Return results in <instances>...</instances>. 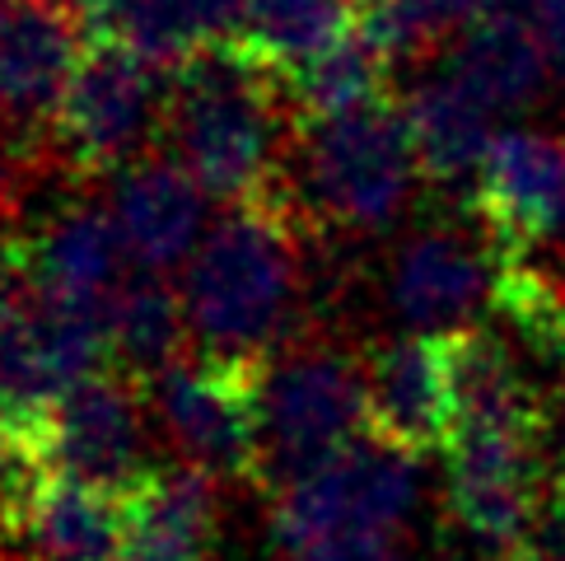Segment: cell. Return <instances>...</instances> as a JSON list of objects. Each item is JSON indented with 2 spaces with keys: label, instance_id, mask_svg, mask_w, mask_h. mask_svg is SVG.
<instances>
[{
  "label": "cell",
  "instance_id": "cell-22",
  "mask_svg": "<svg viewBox=\"0 0 565 561\" xmlns=\"http://www.w3.org/2000/svg\"><path fill=\"white\" fill-rule=\"evenodd\" d=\"M383 80H388V56H383L365 29H351L332 52H322L318 62L299 66L290 80H280L299 113V127L328 123V117L355 113L383 98Z\"/></svg>",
  "mask_w": 565,
  "mask_h": 561
},
{
  "label": "cell",
  "instance_id": "cell-7",
  "mask_svg": "<svg viewBox=\"0 0 565 561\" xmlns=\"http://www.w3.org/2000/svg\"><path fill=\"white\" fill-rule=\"evenodd\" d=\"M262 370L183 356L154 379V412L169 445L211 483H262Z\"/></svg>",
  "mask_w": 565,
  "mask_h": 561
},
{
  "label": "cell",
  "instance_id": "cell-1",
  "mask_svg": "<svg viewBox=\"0 0 565 561\" xmlns=\"http://www.w3.org/2000/svg\"><path fill=\"white\" fill-rule=\"evenodd\" d=\"M313 220L299 188L234 207L201 239L183 276L196 356L220 366H271L299 318V253Z\"/></svg>",
  "mask_w": 565,
  "mask_h": 561
},
{
  "label": "cell",
  "instance_id": "cell-2",
  "mask_svg": "<svg viewBox=\"0 0 565 561\" xmlns=\"http://www.w3.org/2000/svg\"><path fill=\"white\" fill-rule=\"evenodd\" d=\"M299 131L286 85L230 47H206L169 71V155L215 202L248 207L290 192L286 155L299 146Z\"/></svg>",
  "mask_w": 565,
  "mask_h": 561
},
{
  "label": "cell",
  "instance_id": "cell-5",
  "mask_svg": "<svg viewBox=\"0 0 565 561\" xmlns=\"http://www.w3.org/2000/svg\"><path fill=\"white\" fill-rule=\"evenodd\" d=\"M169 71L117 38L94 33L47 131V159L71 178H117L164 131Z\"/></svg>",
  "mask_w": 565,
  "mask_h": 561
},
{
  "label": "cell",
  "instance_id": "cell-26",
  "mask_svg": "<svg viewBox=\"0 0 565 561\" xmlns=\"http://www.w3.org/2000/svg\"><path fill=\"white\" fill-rule=\"evenodd\" d=\"M19 299V295H14ZM14 299L0 305V389H6V366H10V337H14Z\"/></svg>",
  "mask_w": 565,
  "mask_h": 561
},
{
  "label": "cell",
  "instance_id": "cell-16",
  "mask_svg": "<svg viewBox=\"0 0 565 561\" xmlns=\"http://www.w3.org/2000/svg\"><path fill=\"white\" fill-rule=\"evenodd\" d=\"M215 538V483L188 464L154 468L122 496L117 561H206Z\"/></svg>",
  "mask_w": 565,
  "mask_h": 561
},
{
  "label": "cell",
  "instance_id": "cell-20",
  "mask_svg": "<svg viewBox=\"0 0 565 561\" xmlns=\"http://www.w3.org/2000/svg\"><path fill=\"white\" fill-rule=\"evenodd\" d=\"M449 66L468 80L495 113L533 104L556 80L552 52L542 47V38L514 14H481L477 24L458 38Z\"/></svg>",
  "mask_w": 565,
  "mask_h": 561
},
{
  "label": "cell",
  "instance_id": "cell-14",
  "mask_svg": "<svg viewBox=\"0 0 565 561\" xmlns=\"http://www.w3.org/2000/svg\"><path fill=\"white\" fill-rule=\"evenodd\" d=\"M206 202L211 192L178 165L173 155H146L113 178V225L122 234L131 267L140 272H173L192 263L206 239Z\"/></svg>",
  "mask_w": 565,
  "mask_h": 561
},
{
  "label": "cell",
  "instance_id": "cell-28",
  "mask_svg": "<svg viewBox=\"0 0 565 561\" xmlns=\"http://www.w3.org/2000/svg\"><path fill=\"white\" fill-rule=\"evenodd\" d=\"M561 477H565V412H561Z\"/></svg>",
  "mask_w": 565,
  "mask_h": 561
},
{
  "label": "cell",
  "instance_id": "cell-10",
  "mask_svg": "<svg viewBox=\"0 0 565 561\" xmlns=\"http://www.w3.org/2000/svg\"><path fill=\"white\" fill-rule=\"evenodd\" d=\"M472 215L495 257L565 234V146L542 131H500L472 183Z\"/></svg>",
  "mask_w": 565,
  "mask_h": 561
},
{
  "label": "cell",
  "instance_id": "cell-18",
  "mask_svg": "<svg viewBox=\"0 0 565 561\" xmlns=\"http://www.w3.org/2000/svg\"><path fill=\"white\" fill-rule=\"evenodd\" d=\"M351 29L355 10L347 0H244L234 33L220 47L276 80H290L299 66L332 52Z\"/></svg>",
  "mask_w": 565,
  "mask_h": 561
},
{
  "label": "cell",
  "instance_id": "cell-13",
  "mask_svg": "<svg viewBox=\"0 0 565 561\" xmlns=\"http://www.w3.org/2000/svg\"><path fill=\"white\" fill-rule=\"evenodd\" d=\"M85 47L79 14L38 0H0V127L29 140L47 136Z\"/></svg>",
  "mask_w": 565,
  "mask_h": 561
},
{
  "label": "cell",
  "instance_id": "cell-8",
  "mask_svg": "<svg viewBox=\"0 0 565 561\" xmlns=\"http://www.w3.org/2000/svg\"><path fill=\"white\" fill-rule=\"evenodd\" d=\"M444 458H449V510L458 529L510 561L547 487L542 435L454 426Z\"/></svg>",
  "mask_w": 565,
  "mask_h": 561
},
{
  "label": "cell",
  "instance_id": "cell-4",
  "mask_svg": "<svg viewBox=\"0 0 565 561\" xmlns=\"http://www.w3.org/2000/svg\"><path fill=\"white\" fill-rule=\"evenodd\" d=\"M305 136V202L313 225H337L355 234H374L393 225L416 188L420 155L402 108L388 104V94L374 104L328 117L299 131Z\"/></svg>",
  "mask_w": 565,
  "mask_h": 561
},
{
  "label": "cell",
  "instance_id": "cell-19",
  "mask_svg": "<svg viewBox=\"0 0 565 561\" xmlns=\"http://www.w3.org/2000/svg\"><path fill=\"white\" fill-rule=\"evenodd\" d=\"M108 337H113V366L127 379H136L140 389L183 360L192 324L183 295H173L164 272L131 267L108 309Z\"/></svg>",
  "mask_w": 565,
  "mask_h": 561
},
{
  "label": "cell",
  "instance_id": "cell-25",
  "mask_svg": "<svg viewBox=\"0 0 565 561\" xmlns=\"http://www.w3.org/2000/svg\"><path fill=\"white\" fill-rule=\"evenodd\" d=\"M14 286H24L19 280V248H14V234L0 230V305L14 299Z\"/></svg>",
  "mask_w": 565,
  "mask_h": 561
},
{
  "label": "cell",
  "instance_id": "cell-21",
  "mask_svg": "<svg viewBox=\"0 0 565 561\" xmlns=\"http://www.w3.org/2000/svg\"><path fill=\"white\" fill-rule=\"evenodd\" d=\"M14 538L24 561H117L122 557V500L56 477L14 529Z\"/></svg>",
  "mask_w": 565,
  "mask_h": 561
},
{
  "label": "cell",
  "instance_id": "cell-3",
  "mask_svg": "<svg viewBox=\"0 0 565 561\" xmlns=\"http://www.w3.org/2000/svg\"><path fill=\"white\" fill-rule=\"evenodd\" d=\"M420 506V458L360 435L328 464L276 491L280 561H397L402 525Z\"/></svg>",
  "mask_w": 565,
  "mask_h": 561
},
{
  "label": "cell",
  "instance_id": "cell-17",
  "mask_svg": "<svg viewBox=\"0 0 565 561\" xmlns=\"http://www.w3.org/2000/svg\"><path fill=\"white\" fill-rule=\"evenodd\" d=\"M402 117H407V127H412L420 169H426L435 183H477V173L500 136L495 131L500 113L454 66L420 80L407 94Z\"/></svg>",
  "mask_w": 565,
  "mask_h": 561
},
{
  "label": "cell",
  "instance_id": "cell-23",
  "mask_svg": "<svg viewBox=\"0 0 565 561\" xmlns=\"http://www.w3.org/2000/svg\"><path fill=\"white\" fill-rule=\"evenodd\" d=\"M481 14H487V0H383L355 24L388 62H420L454 33H468Z\"/></svg>",
  "mask_w": 565,
  "mask_h": 561
},
{
  "label": "cell",
  "instance_id": "cell-24",
  "mask_svg": "<svg viewBox=\"0 0 565 561\" xmlns=\"http://www.w3.org/2000/svg\"><path fill=\"white\" fill-rule=\"evenodd\" d=\"M38 173V140L0 127V230L14 234L10 225L29 211V188Z\"/></svg>",
  "mask_w": 565,
  "mask_h": 561
},
{
  "label": "cell",
  "instance_id": "cell-11",
  "mask_svg": "<svg viewBox=\"0 0 565 561\" xmlns=\"http://www.w3.org/2000/svg\"><path fill=\"white\" fill-rule=\"evenodd\" d=\"M370 435L402 454L449 449L454 435V370L449 337L407 332L365 360Z\"/></svg>",
  "mask_w": 565,
  "mask_h": 561
},
{
  "label": "cell",
  "instance_id": "cell-9",
  "mask_svg": "<svg viewBox=\"0 0 565 561\" xmlns=\"http://www.w3.org/2000/svg\"><path fill=\"white\" fill-rule=\"evenodd\" d=\"M47 454L56 477L104 496H131L154 473L146 458L140 384L122 370H104L75 384L47 416Z\"/></svg>",
  "mask_w": 565,
  "mask_h": 561
},
{
  "label": "cell",
  "instance_id": "cell-15",
  "mask_svg": "<svg viewBox=\"0 0 565 561\" xmlns=\"http://www.w3.org/2000/svg\"><path fill=\"white\" fill-rule=\"evenodd\" d=\"M495 276L487 248L462 234H420L397 253L388 299L393 314L416 332H458L468 318L495 299Z\"/></svg>",
  "mask_w": 565,
  "mask_h": 561
},
{
  "label": "cell",
  "instance_id": "cell-12",
  "mask_svg": "<svg viewBox=\"0 0 565 561\" xmlns=\"http://www.w3.org/2000/svg\"><path fill=\"white\" fill-rule=\"evenodd\" d=\"M19 280L29 295L56 299V305L108 314L122 280L131 276V257L122 248L113 215L94 207H62L29 230H14Z\"/></svg>",
  "mask_w": 565,
  "mask_h": 561
},
{
  "label": "cell",
  "instance_id": "cell-6",
  "mask_svg": "<svg viewBox=\"0 0 565 561\" xmlns=\"http://www.w3.org/2000/svg\"><path fill=\"white\" fill-rule=\"evenodd\" d=\"M262 487H286L370 435L365 366L337 347H286L262 370Z\"/></svg>",
  "mask_w": 565,
  "mask_h": 561
},
{
  "label": "cell",
  "instance_id": "cell-27",
  "mask_svg": "<svg viewBox=\"0 0 565 561\" xmlns=\"http://www.w3.org/2000/svg\"><path fill=\"white\" fill-rule=\"evenodd\" d=\"M38 6H52V10H71L79 19H89L94 14V0H38Z\"/></svg>",
  "mask_w": 565,
  "mask_h": 561
}]
</instances>
